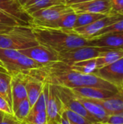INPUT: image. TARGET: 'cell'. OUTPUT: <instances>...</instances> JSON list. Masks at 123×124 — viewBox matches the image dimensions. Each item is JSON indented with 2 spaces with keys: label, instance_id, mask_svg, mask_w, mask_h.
Listing matches in <instances>:
<instances>
[{
  "label": "cell",
  "instance_id": "obj_1",
  "mask_svg": "<svg viewBox=\"0 0 123 124\" xmlns=\"http://www.w3.org/2000/svg\"><path fill=\"white\" fill-rule=\"evenodd\" d=\"M23 73H26L43 82L70 89L96 87L113 92H119L120 90L95 74H85L75 71L71 69L69 65L59 61Z\"/></svg>",
  "mask_w": 123,
  "mask_h": 124
},
{
  "label": "cell",
  "instance_id": "obj_2",
  "mask_svg": "<svg viewBox=\"0 0 123 124\" xmlns=\"http://www.w3.org/2000/svg\"><path fill=\"white\" fill-rule=\"evenodd\" d=\"M33 33L38 44L47 46L57 52L74 48L91 46L90 39H86L70 29L52 28L30 24Z\"/></svg>",
  "mask_w": 123,
  "mask_h": 124
},
{
  "label": "cell",
  "instance_id": "obj_3",
  "mask_svg": "<svg viewBox=\"0 0 123 124\" xmlns=\"http://www.w3.org/2000/svg\"><path fill=\"white\" fill-rule=\"evenodd\" d=\"M37 44L30 26L0 25V48L21 50Z\"/></svg>",
  "mask_w": 123,
  "mask_h": 124
},
{
  "label": "cell",
  "instance_id": "obj_4",
  "mask_svg": "<svg viewBox=\"0 0 123 124\" xmlns=\"http://www.w3.org/2000/svg\"><path fill=\"white\" fill-rule=\"evenodd\" d=\"M53 86L65 109H69L82 116L93 124H100L94 117H93L85 109L83 105L79 101L77 96L72 92L71 89L58 85Z\"/></svg>",
  "mask_w": 123,
  "mask_h": 124
},
{
  "label": "cell",
  "instance_id": "obj_5",
  "mask_svg": "<svg viewBox=\"0 0 123 124\" xmlns=\"http://www.w3.org/2000/svg\"><path fill=\"white\" fill-rule=\"evenodd\" d=\"M109 49L94 46H84L59 52V62L72 65L75 62L96 58Z\"/></svg>",
  "mask_w": 123,
  "mask_h": 124
},
{
  "label": "cell",
  "instance_id": "obj_6",
  "mask_svg": "<svg viewBox=\"0 0 123 124\" xmlns=\"http://www.w3.org/2000/svg\"><path fill=\"white\" fill-rule=\"evenodd\" d=\"M19 51L24 55L31 58L43 66L59 61V52L47 46L40 44Z\"/></svg>",
  "mask_w": 123,
  "mask_h": 124
},
{
  "label": "cell",
  "instance_id": "obj_7",
  "mask_svg": "<svg viewBox=\"0 0 123 124\" xmlns=\"http://www.w3.org/2000/svg\"><path fill=\"white\" fill-rule=\"evenodd\" d=\"M123 18V15L121 14H111L104 16V17L86 26L80 27L73 29L77 33L81 36L90 39L96 36L100 31L104 28L112 24L113 23Z\"/></svg>",
  "mask_w": 123,
  "mask_h": 124
},
{
  "label": "cell",
  "instance_id": "obj_8",
  "mask_svg": "<svg viewBox=\"0 0 123 124\" xmlns=\"http://www.w3.org/2000/svg\"><path fill=\"white\" fill-rule=\"evenodd\" d=\"M94 74L120 89L123 81V57L98 69Z\"/></svg>",
  "mask_w": 123,
  "mask_h": 124
},
{
  "label": "cell",
  "instance_id": "obj_9",
  "mask_svg": "<svg viewBox=\"0 0 123 124\" xmlns=\"http://www.w3.org/2000/svg\"><path fill=\"white\" fill-rule=\"evenodd\" d=\"M64 110L65 107L57 95L54 86L49 84V96L46 108L47 124H54L59 122Z\"/></svg>",
  "mask_w": 123,
  "mask_h": 124
},
{
  "label": "cell",
  "instance_id": "obj_10",
  "mask_svg": "<svg viewBox=\"0 0 123 124\" xmlns=\"http://www.w3.org/2000/svg\"><path fill=\"white\" fill-rule=\"evenodd\" d=\"M70 6L77 14L85 12L101 14L105 15L112 14L110 0H94L83 3L74 4Z\"/></svg>",
  "mask_w": 123,
  "mask_h": 124
},
{
  "label": "cell",
  "instance_id": "obj_11",
  "mask_svg": "<svg viewBox=\"0 0 123 124\" xmlns=\"http://www.w3.org/2000/svg\"><path fill=\"white\" fill-rule=\"evenodd\" d=\"M72 11L73 9L70 5L62 3L57 5L38 10L32 13L30 15V17H32V20L46 22L56 20L63 15L71 12Z\"/></svg>",
  "mask_w": 123,
  "mask_h": 124
},
{
  "label": "cell",
  "instance_id": "obj_12",
  "mask_svg": "<svg viewBox=\"0 0 123 124\" xmlns=\"http://www.w3.org/2000/svg\"><path fill=\"white\" fill-rule=\"evenodd\" d=\"M91 46L109 49H123V32L110 33L90 39Z\"/></svg>",
  "mask_w": 123,
  "mask_h": 124
},
{
  "label": "cell",
  "instance_id": "obj_13",
  "mask_svg": "<svg viewBox=\"0 0 123 124\" xmlns=\"http://www.w3.org/2000/svg\"><path fill=\"white\" fill-rule=\"evenodd\" d=\"M0 10L30 26L32 17L17 0H0Z\"/></svg>",
  "mask_w": 123,
  "mask_h": 124
},
{
  "label": "cell",
  "instance_id": "obj_14",
  "mask_svg": "<svg viewBox=\"0 0 123 124\" xmlns=\"http://www.w3.org/2000/svg\"><path fill=\"white\" fill-rule=\"evenodd\" d=\"M12 76V111L19 103L27 98L26 92V76L23 73L10 74Z\"/></svg>",
  "mask_w": 123,
  "mask_h": 124
},
{
  "label": "cell",
  "instance_id": "obj_15",
  "mask_svg": "<svg viewBox=\"0 0 123 124\" xmlns=\"http://www.w3.org/2000/svg\"><path fill=\"white\" fill-rule=\"evenodd\" d=\"M77 19V13L74 11L65 14L59 18L46 22L34 21L32 20L30 24L36 25L38 26L52 28H62V29H70L72 30L75 26V23Z\"/></svg>",
  "mask_w": 123,
  "mask_h": 124
},
{
  "label": "cell",
  "instance_id": "obj_16",
  "mask_svg": "<svg viewBox=\"0 0 123 124\" xmlns=\"http://www.w3.org/2000/svg\"><path fill=\"white\" fill-rule=\"evenodd\" d=\"M71 89L72 92L78 97L92 100H103L109 98L118 92L96 87H76Z\"/></svg>",
  "mask_w": 123,
  "mask_h": 124
},
{
  "label": "cell",
  "instance_id": "obj_17",
  "mask_svg": "<svg viewBox=\"0 0 123 124\" xmlns=\"http://www.w3.org/2000/svg\"><path fill=\"white\" fill-rule=\"evenodd\" d=\"M92 100L100 105L109 115L123 111V91L122 90H120L109 98Z\"/></svg>",
  "mask_w": 123,
  "mask_h": 124
},
{
  "label": "cell",
  "instance_id": "obj_18",
  "mask_svg": "<svg viewBox=\"0 0 123 124\" xmlns=\"http://www.w3.org/2000/svg\"><path fill=\"white\" fill-rule=\"evenodd\" d=\"M77 97L79 100V101L81 102V104L83 105L85 109L93 117H94L99 124H102L106 123L109 115L100 105L94 102L91 99L84 98L78 96H77Z\"/></svg>",
  "mask_w": 123,
  "mask_h": 124
},
{
  "label": "cell",
  "instance_id": "obj_19",
  "mask_svg": "<svg viewBox=\"0 0 123 124\" xmlns=\"http://www.w3.org/2000/svg\"><path fill=\"white\" fill-rule=\"evenodd\" d=\"M25 75L26 76L25 87L27 92V99L28 100L30 107L32 108L36 102L43 90L44 82L31 77L26 73H25Z\"/></svg>",
  "mask_w": 123,
  "mask_h": 124
},
{
  "label": "cell",
  "instance_id": "obj_20",
  "mask_svg": "<svg viewBox=\"0 0 123 124\" xmlns=\"http://www.w3.org/2000/svg\"><path fill=\"white\" fill-rule=\"evenodd\" d=\"M123 57V49H109L96 58L97 68L108 65Z\"/></svg>",
  "mask_w": 123,
  "mask_h": 124
},
{
  "label": "cell",
  "instance_id": "obj_21",
  "mask_svg": "<svg viewBox=\"0 0 123 124\" xmlns=\"http://www.w3.org/2000/svg\"><path fill=\"white\" fill-rule=\"evenodd\" d=\"M0 95L6 99L12 109V76L7 72L0 71Z\"/></svg>",
  "mask_w": 123,
  "mask_h": 124
},
{
  "label": "cell",
  "instance_id": "obj_22",
  "mask_svg": "<svg viewBox=\"0 0 123 124\" xmlns=\"http://www.w3.org/2000/svg\"><path fill=\"white\" fill-rule=\"evenodd\" d=\"M71 69L85 74H94L98 70L96 58L83 60L70 65Z\"/></svg>",
  "mask_w": 123,
  "mask_h": 124
},
{
  "label": "cell",
  "instance_id": "obj_23",
  "mask_svg": "<svg viewBox=\"0 0 123 124\" xmlns=\"http://www.w3.org/2000/svg\"><path fill=\"white\" fill-rule=\"evenodd\" d=\"M104 16H106V15H101V14H95V13H88V12L78 13V14H77V19H76L73 29L88 25L104 17Z\"/></svg>",
  "mask_w": 123,
  "mask_h": 124
},
{
  "label": "cell",
  "instance_id": "obj_24",
  "mask_svg": "<svg viewBox=\"0 0 123 124\" xmlns=\"http://www.w3.org/2000/svg\"><path fill=\"white\" fill-rule=\"evenodd\" d=\"M30 109H31L30 105L29 103L28 100L26 98L22 100L19 103V105L16 107V108L13 110V115L17 118V120L20 123H21L28 116Z\"/></svg>",
  "mask_w": 123,
  "mask_h": 124
},
{
  "label": "cell",
  "instance_id": "obj_25",
  "mask_svg": "<svg viewBox=\"0 0 123 124\" xmlns=\"http://www.w3.org/2000/svg\"><path fill=\"white\" fill-rule=\"evenodd\" d=\"M62 2L60 0H41L30 7H28L26 8H24V9L26 11V12L28 14H29L30 15L42 9L46 8V7H49L51 6H54V5H57L59 4H62Z\"/></svg>",
  "mask_w": 123,
  "mask_h": 124
},
{
  "label": "cell",
  "instance_id": "obj_26",
  "mask_svg": "<svg viewBox=\"0 0 123 124\" xmlns=\"http://www.w3.org/2000/svg\"><path fill=\"white\" fill-rule=\"evenodd\" d=\"M62 114L66 117L70 124H93L82 116L69 109L65 108Z\"/></svg>",
  "mask_w": 123,
  "mask_h": 124
},
{
  "label": "cell",
  "instance_id": "obj_27",
  "mask_svg": "<svg viewBox=\"0 0 123 124\" xmlns=\"http://www.w3.org/2000/svg\"><path fill=\"white\" fill-rule=\"evenodd\" d=\"M0 25H24L29 26L25 23L10 16L4 12L0 10Z\"/></svg>",
  "mask_w": 123,
  "mask_h": 124
},
{
  "label": "cell",
  "instance_id": "obj_28",
  "mask_svg": "<svg viewBox=\"0 0 123 124\" xmlns=\"http://www.w3.org/2000/svg\"><path fill=\"white\" fill-rule=\"evenodd\" d=\"M122 32H123V18L113 23L112 24H111L109 26L106 27L105 28H104L101 31H100L99 33V34L96 36H101L103 34H106V33H122Z\"/></svg>",
  "mask_w": 123,
  "mask_h": 124
},
{
  "label": "cell",
  "instance_id": "obj_29",
  "mask_svg": "<svg viewBox=\"0 0 123 124\" xmlns=\"http://www.w3.org/2000/svg\"><path fill=\"white\" fill-rule=\"evenodd\" d=\"M20 122L14 115L7 114L0 111V124H19Z\"/></svg>",
  "mask_w": 123,
  "mask_h": 124
},
{
  "label": "cell",
  "instance_id": "obj_30",
  "mask_svg": "<svg viewBox=\"0 0 123 124\" xmlns=\"http://www.w3.org/2000/svg\"><path fill=\"white\" fill-rule=\"evenodd\" d=\"M105 124H123V111L109 115Z\"/></svg>",
  "mask_w": 123,
  "mask_h": 124
},
{
  "label": "cell",
  "instance_id": "obj_31",
  "mask_svg": "<svg viewBox=\"0 0 123 124\" xmlns=\"http://www.w3.org/2000/svg\"><path fill=\"white\" fill-rule=\"evenodd\" d=\"M112 14H120L123 10V0H110Z\"/></svg>",
  "mask_w": 123,
  "mask_h": 124
},
{
  "label": "cell",
  "instance_id": "obj_32",
  "mask_svg": "<svg viewBox=\"0 0 123 124\" xmlns=\"http://www.w3.org/2000/svg\"><path fill=\"white\" fill-rule=\"evenodd\" d=\"M0 111L4 112L7 114L13 115V111L8 102L6 100L4 97L0 95Z\"/></svg>",
  "mask_w": 123,
  "mask_h": 124
},
{
  "label": "cell",
  "instance_id": "obj_33",
  "mask_svg": "<svg viewBox=\"0 0 123 124\" xmlns=\"http://www.w3.org/2000/svg\"><path fill=\"white\" fill-rule=\"evenodd\" d=\"M94 1V0H70L66 4L67 5H71L74 4H78V3H83V2H86V1Z\"/></svg>",
  "mask_w": 123,
  "mask_h": 124
},
{
  "label": "cell",
  "instance_id": "obj_34",
  "mask_svg": "<svg viewBox=\"0 0 123 124\" xmlns=\"http://www.w3.org/2000/svg\"><path fill=\"white\" fill-rule=\"evenodd\" d=\"M70 124V123L68 122V121H67V119L66 118V117L62 114L60 121H59V122H57V123H56V124Z\"/></svg>",
  "mask_w": 123,
  "mask_h": 124
},
{
  "label": "cell",
  "instance_id": "obj_35",
  "mask_svg": "<svg viewBox=\"0 0 123 124\" xmlns=\"http://www.w3.org/2000/svg\"><path fill=\"white\" fill-rule=\"evenodd\" d=\"M40 1H41V0H30V1L23 7V8H26V7H30V6H31V5L36 4V3Z\"/></svg>",
  "mask_w": 123,
  "mask_h": 124
},
{
  "label": "cell",
  "instance_id": "obj_36",
  "mask_svg": "<svg viewBox=\"0 0 123 124\" xmlns=\"http://www.w3.org/2000/svg\"><path fill=\"white\" fill-rule=\"evenodd\" d=\"M17 1H18V2H19L22 7H24L30 0H17Z\"/></svg>",
  "mask_w": 123,
  "mask_h": 124
},
{
  "label": "cell",
  "instance_id": "obj_37",
  "mask_svg": "<svg viewBox=\"0 0 123 124\" xmlns=\"http://www.w3.org/2000/svg\"><path fill=\"white\" fill-rule=\"evenodd\" d=\"M0 71H4V72H7L6 69L4 68V67L3 66L2 63L0 62Z\"/></svg>",
  "mask_w": 123,
  "mask_h": 124
},
{
  "label": "cell",
  "instance_id": "obj_38",
  "mask_svg": "<svg viewBox=\"0 0 123 124\" xmlns=\"http://www.w3.org/2000/svg\"><path fill=\"white\" fill-rule=\"evenodd\" d=\"M62 3H65V4H66V3H67L69 1H70V0H60Z\"/></svg>",
  "mask_w": 123,
  "mask_h": 124
},
{
  "label": "cell",
  "instance_id": "obj_39",
  "mask_svg": "<svg viewBox=\"0 0 123 124\" xmlns=\"http://www.w3.org/2000/svg\"><path fill=\"white\" fill-rule=\"evenodd\" d=\"M120 90H122V91H123V82H122L121 86H120Z\"/></svg>",
  "mask_w": 123,
  "mask_h": 124
},
{
  "label": "cell",
  "instance_id": "obj_40",
  "mask_svg": "<svg viewBox=\"0 0 123 124\" xmlns=\"http://www.w3.org/2000/svg\"><path fill=\"white\" fill-rule=\"evenodd\" d=\"M120 14H121V15H123V10L122 11V12H120Z\"/></svg>",
  "mask_w": 123,
  "mask_h": 124
},
{
  "label": "cell",
  "instance_id": "obj_41",
  "mask_svg": "<svg viewBox=\"0 0 123 124\" xmlns=\"http://www.w3.org/2000/svg\"></svg>",
  "mask_w": 123,
  "mask_h": 124
},
{
  "label": "cell",
  "instance_id": "obj_42",
  "mask_svg": "<svg viewBox=\"0 0 123 124\" xmlns=\"http://www.w3.org/2000/svg\"></svg>",
  "mask_w": 123,
  "mask_h": 124
}]
</instances>
